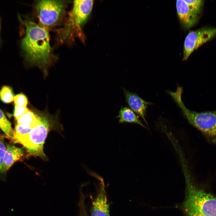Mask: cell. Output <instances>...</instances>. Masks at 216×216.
I'll return each mask as SVG.
<instances>
[{
  "mask_svg": "<svg viewBox=\"0 0 216 216\" xmlns=\"http://www.w3.org/2000/svg\"><path fill=\"white\" fill-rule=\"evenodd\" d=\"M24 155L21 148L12 145L6 146L4 155L2 173L7 171L13 164L19 160Z\"/></svg>",
  "mask_w": 216,
  "mask_h": 216,
  "instance_id": "8fae6325",
  "label": "cell"
},
{
  "mask_svg": "<svg viewBox=\"0 0 216 216\" xmlns=\"http://www.w3.org/2000/svg\"><path fill=\"white\" fill-rule=\"evenodd\" d=\"M29 110L27 107L15 106L14 116L16 120L20 117L28 112Z\"/></svg>",
  "mask_w": 216,
  "mask_h": 216,
  "instance_id": "d6986e66",
  "label": "cell"
},
{
  "mask_svg": "<svg viewBox=\"0 0 216 216\" xmlns=\"http://www.w3.org/2000/svg\"><path fill=\"white\" fill-rule=\"evenodd\" d=\"M190 9L196 15L198 16L201 9L204 1L201 0H184Z\"/></svg>",
  "mask_w": 216,
  "mask_h": 216,
  "instance_id": "2e32d148",
  "label": "cell"
},
{
  "mask_svg": "<svg viewBox=\"0 0 216 216\" xmlns=\"http://www.w3.org/2000/svg\"><path fill=\"white\" fill-rule=\"evenodd\" d=\"M216 36V28H203L189 32L184 41L183 61H186L194 51Z\"/></svg>",
  "mask_w": 216,
  "mask_h": 216,
  "instance_id": "52a82bcc",
  "label": "cell"
},
{
  "mask_svg": "<svg viewBox=\"0 0 216 216\" xmlns=\"http://www.w3.org/2000/svg\"><path fill=\"white\" fill-rule=\"evenodd\" d=\"M40 116L39 123L34 127L30 133L19 143L22 145L31 155L45 158L43 145L53 122V116L46 111H37Z\"/></svg>",
  "mask_w": 216,
  "mask_h": 216,
  "instance_id": "277c9868",
  "label": "cell"
},
{
  "mask_svg": "<svg viewBox=\"0 0 216 216\" xmlns=\"http://www.w3.org/2000/svg\"><path fill=\"white\" fill-rule=\"evenodd\" d=\"M122 89L126 101L129 106L142 118L148 128L145 118L146 108L148 105L153 104L145 100L135 93L129 92L124 88Z\"/></svg>",
  "mask_w": 216,
  "mask_h": 216,
  "instance_id": "9c48e42d",
  "label": "cell"
},
{
  "mask_svg": "<svg viewBox=\"0 0 216 216\" xmlns=\"http://www.w3.org/2000/svg\"><path fill=\"white\" fill-rule=\"evenodd\" d=\"M14 96L13 89L9 86H4L0 90V99L4 103H11L13 101Z\"/></svg>",
  "mask_w": 216,
  "mask_h": 216,
  "instance_id": "9a60e30c",
  "label": "cell"
},
{
  "mask_svg": "<svg viewBox=\"0 0 216 216\" xmlns=\"http://www.w3.org/2000/svg\"><path fill=\"white\" fill-rule=\"evenodd\" d=\"M80 209V216H88L85 207H83Z\"/></svg>",
  "mask_w": 216,
  "mask_h": 216,
  "instance_id": "ffe728a7",
  "label": "cell"
},
{
  "mask_svg": "<svg viewBox=\"0 0 216 216\" xmlns=\"http://www.w3.org/2000/svg\"><path fill=\"white\" fill-rule=\"evenodd\" d=\"M117 117L120 123H135L146 128V126L139 119L133 111L127 107H122L119 111Z\"/></svg>",
  "mask_w": 216,
  "mask_h": 216,
  "instance_id": "4fadbf2b",
  "label": "cell"
},
{
  "mask_svg": "<svg viewBox=\"0 0 216 216\" xmlns=\"http://www.w3.org/2000/svg\"><path fill=\"white\" fill-rule=\"evenodd\" d=\"M6 147L4 139L0 136V172L2 173L4 158Z\"/></svg>",
  "mask_w": 216,
  "mask_h": 216,
  "instance_id": "ac0fdd59",
  "label": "cell"
},
{
  "mask_svg": "<svg viewBox=\"0 0 216 216\" xmlns=\"http://www.w3.org/2000/svg\"><path fill=\"white\" fill-rule=\"evenodd\" d=\"M0 128L9 138L13 140L14 132L12 128L11 124L0 109Z\"/></svg>",
  "mask_w": 216,
  "mask_h": 216,
  "instance_id": "5bb4252c",
  "label": "cell"
},
{
  "mask_svg": "<svg viewBox=\"0 0 216 216\" xmlns=\"http://www.w3.org/2000/svg\"><path fill=\"white\" fill-rule=\"evenodd\" d=\"M93 1H74L72 10L64 29V34H70L73 30L79 29L86 21L92 8Z\"/></svg>",
  "mask_w": 216,
  "mask_h": 216,
  "instance_id": "8992f818",
  "label": "cell"
},
{
  "mask_svg": "<svg viewBox=\"0 0 216 216\" xmlns=\"http://www.w3.org/2000/svg\"><path fill=\"white\" fill-rule=\"evenodd\" d=\"M64 6L62 1H37L35 8L40 24L43 27H48L56 24L62 13Z\"/></svg>",
  "mask_w": 216,
  "mask_h": 216,
  "instance_id": "5b68a950",
  "label": "cell"
},
{
  "mask_svg": "<svg viewBox=\"0 0 216 216\" xmlns=\"http://www.w3.org/2000/svg\"><path fill=\"white\" fill-rule=\"evenodd\" d=\"M182 92L181 87H177L175 92H169L188 122L216 143V111L198 112L189 110L182 100Z\"/></svg>",
  "mask_w": 216,
  "mask_h": 216,
  "instance_id": "3957f363",
  "label": "cell"
},
{
  "mask_svg": "<svg viewBox=\"0 0 216 216\" xmlns=\"http://www.w3.org/2000/svg\"><path fill=\"white\" fill-rule=\"evenodd\" d=\"M16 120L17 124L32 130L39 123L40 118L37 111L29 110Z\"/></svg>",
  "mask_w": 216,
  "mask_h": 216,
  "instance_id": "7c38bea8",
  "label": "cell"
},
{
  "mask_svg": "<svg viewBox=\"0 0 216 216\" xmlns=\"http://www.w3.org/2000/svg\"><path fill=\"white\" fill-rule=\"evenodd\" d=\"M186 194L183 205L185 216H216V196L199 188L185 175Z\"/></svg>",
  "mask_w": 216,
  "mask_h": 216,
  "instance_id": "7a4b0ae2",
  "label": "cell"
},
{
  "mask_svg": "<svg viewBox=\"0 0 216 216\" xmlns=\"http://www.w3.org/2000/svg\"><path fill=\"white\" fill-rule=\"evenodd\" d=\"M176 8L180 22L185 28H190L196 23L198 16L192 11L184 0H177Z\"/></svg>",
  "mask_w": 216,
  "mask_h": 216,
  "instance_id": "30bf717a",
  "label": "cell"
},
{
  "mask_svg": "<svg viewBox=\"0 0 216 216\" xmlns=\"http://www.w3.org/2000/svg\"><path fill=\"white\" fill-rule=\"evenodd\" d=\"M23 23L25 35L22 46L27 60L41 67L47 65L52 56L48 31L44 27L32 21L26 20Z\"/></svg>",
  "mask_w": 216,
  "mask_h": 216,
  "instance_id": "6da1fadb",
  "label": "cell"
},
{
  "mask_svg": "<svg viewBox=\"0 0 216 216\" xmlns=\"http://www.w3.org/2000/svg\"><path fill=\"white\" fill-rule=\"evenodd\" d=\"M98 178L100 182L97 196L92 202L91 216H110L104 181Z\"/></svg>",
  "mask_w": 216,
  "mask_h": 216,
  "instance_id": "ba28073f",
  "label": "cell"
},
{
  "mask_svg": "<svg viewBox=\"0 0 216 216\" xmlns=\"http://www.w3.org/2000/svg\"><path fill=\"white\" fill-rule=\"evenodd\" d=\"M14 101L16 106L26 107L28 104V99L27 97L22 93L15 95Z\"/></svg>",
  "mask_w": 216,
  "mask_h": 216,
  "instance_id": "e0dca14e",
  "label": "cell"
}]
</instances>
